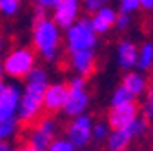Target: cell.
<instances>
[{
  "label": "cell",
  "instance_id": "83f0119b",
  "mask_svg": "<svg viewBox=\"0 0 153 151\" xmlns=\"http://www.w3.org/2000/svg\"><path fill=\"white\" fill-rule=\"evenodd\" d=\"M129 22H131V15H124V13H120V15H117V20H115V27L120 29V31H124V29L129 26Z\"/></svg>",
  "mask_w": 153,
  "mask_h": 151
},
{
  "label": "cell",
  "instance_id": "ffe728a7",
  "mask_svg": "<svg viewBox=\"0 0 153 151\" xmlns=\"http://www.w3.org/2000/svg\"><path fill=\"white\" fill-rule=\"evenodd\" d=\"M126 129L131 133L133 138H139V137H142L146 131H148V120H146L144 117H137L133 122H129V124L126 126Z\"/></svg>",
  "mask_w": 153,
  "mask_h": 151
},
{
  "label": "cell",
  "instance_id": "2e32d148",
  "mask_svg": "<svg viewBox=\"0 0 153 151\" xmlns=\"http://www.w3.org/2000/svg\"><path fill=\"white\" fill-rule=\"evenodd\" d=\"M120 84L135 98L140 97V95H144L146 89H148V80H146V77H144L140 71H129V73H126V77H124V80Z\"/></svg>",
  "mask_w": 153,
  "mask_h": 151
},
{
  "label": "cell",
  "instance_id": "cb8c5ba5",
  "mask_svg": "<svg viewBox=\"0 0 153 151\" xmlns=\"http://www.w3.org/2000/svg\"><path fill=\"white\" fill-rule=\"evenodd\" d=\"M142 117L146 120L153 118V84H149L148 89H146V98H144V106H142Z\"/></svg>",
  "mask_w": 153,
  "mask_h": 151
},
{
  "label": "cell",
  "instance_id": "f1b7e54d",
  "mask_svg": "<svg viewBox=\"0 0 153 151\" xmlns=\"http://www.w3.org/2000/svg\"><path fill=\"white\" fill-rule=\"evenodd\" d=\"M0 151H16L13 142H0Z\"/></svg>",
  "mask_w": 153,
  "mask_h": 151
},
{
  "label": "cell",
  "instance_id": "9c48e42d",
  "mask_svg": "<svg viewBox=\"0 0 153 151\" xmlns=\"http://www.w3.org/2000/svg\"><path fill=\"white\" fill-rule=\"evenodd\" d=\"M66 100H68V84H64V82L49 84L46 93H44V100H42L44 113L49 115V117H53L59 111H64Z\"/></svg>",
  "mask_w": 153,
  "mask_h": 151
},
{
  "label": "cell",
  "instance_id": "8992f818",
  "mask_svg": "<svg viewBox=\"0 0 153 151\" xmlns=\"http://www.w3.org/2000/svg\"><path fill=\"white\" fill-rule=\"evenodd\" d=\"M56 133H59V124H56V120L49 115H44L33 126H29V131L26 135L27 137L26 144L33 146L38 151H46L48 146L56 138Z\"/></svg>",
  "mask_w": 153,
  "mask_h": 151
},
{
  "label": "cell",
  "instance_id": "5b68a950",
  "mask_svg": "<svg viewBox=\"0 0 153 151\" xmlns=\"http://www.w3.org/2000/svg\"><path fill=\"white\" fill-rule=\"evenodd\" d=\"M89 106V91L86 86V78L82 77H73L68 82V100L64 106L66 117L75 118L86 113Z\"/></svg>",
  "mask_w": 153,
  "mask_h": 151
},
{
  "label": "cell",
  "instance_id": "836d02e7",
  "mask_svg": "<svg viewBox=\"0 0 153 151\" xmlns=\"http://www.w3.org/2000/svg\"><path fill=\"white\" fill-rule=\"evenodd\" d=\"M151 138H153V127H151Z\"/></svg>",
  "mask_w": 153,
  "mask_h": 151
},
{
  "label": "cell",
  "instance_id": "4316f807",
  "mask_svg": "<svg viewBox=\"0 0 153 151\" xmlns=\"http://www.w3.org/2000/svg\"><path fill=\"white\" fill-rule=\"evenodd\" d=\"M106 4H108V0H84V9L93 15V13H97L99 9L106 7Z\"/></svg>",
  "mask_w": 153,
  "mask_h": 151
},
{
  "label": "cell",
  "instance_id": "ba28073f",
  "mask_svg": "<svg viewBox=\"0 0 153 151\" xmlns=\"http://www.w3.org/2000/svg\"><path fill=\"white\" fill-rule=\"evenodd\" d=\"M93 118L86 113L80 117H75L66 127V138L76 149H84L93 140Z\"/></svg>",
  "mask_w": 153,
  "mask_h": 151
},
{
  "label": "cell",
  "instance_id": "ac0fdd59",
  "mask_svg": "<svg viewBox=\"0 0 153 151\" xmlns=\"http://www.w3.org/2000/svg\"><path fill=\"white\" fill-rule=\"evenodd\" d=\"M22 124L18 122V118H11L0 124V142H13V138L18 135Z\"/></svg>",
  "mask_w": 153,
  "mask_h": 151
},
{
  "label": "cell",
  "instance_id": "603a6c76",
  "mask_svg": "<svg viewBox=\"0 0 153 151\" xmlns=\"http://www.w3.org/2000/svg\"><path fill=\"white\" fill-rule=\"evenodd\" d=\"M46 151H76V147H75L66 137H56V138L48 146Z\"/></svg>",
  "mask_w": 153,
  "mask_h": 151
},
{
  "label": "cell",
  "instance_id": "e575fe53",
  "mask_svg": "<svg viewBox=\"0 0 153 151\" xmlns=\"http://www.w3.org/2000/svg\"><path fill=\"white\" fill-rule=\"evenodd\" d=\"M80 151H86V149H80Z\"/></svg>",
  "mask_w": 153,
  "mask_h": 151
},
{
  "label": "cell",
  "instance_id": "7c38bea8",
  "mask_svg": "<svg viewBox=\"0 0 153 151\" xmlns=\"http://www.w3.org/2000/svg\"><path fill=\"white\" fill-rule=\"evenodd\" d=\"M69 64L71 69L76 73V77H89V75L95 71V66H97V56H95V51H76V53H69Z\"/></svg>",
  "mask_w": 153,
  "mask_h": 151
},
{
  "label": "cell",
  "instance_id": "5bb4252c",
  "mask_svg": "<svg viewBox=\"0 0 153 151\" xmlns=\"http://www.w3.org/2000/svg\"><path fill=\"white\" fill-rule=\"evenodd\" d=\"M139 58V47L133 44L131 40H122L117 46V62L122 69H133L137 66Z\"/></svg>",
  "mask_w": 153,
  "mask_h": 151
},
{
  "label": "cell",
  "instance_id": "4fadbf2b",
  "mask_svg": "<svg viewBox=\"0 0 153 151\" xmlns=\"http://www.w3.org/2000/svg\"><path fill=\"white\" fill-rule=\"evenodd\" d=\"M91 20V27L97 35H104L108 33L113 26H115V20H117V11L111 9V7H102L99 9L97 13H93V16L89 18Z\"/></svg>",
  "mask_w": 153,
  "mask_h": 151
},
{
  "label": "cell",
  "instance_id": "44dd1931",
  "mask_svg": "<svg viewBox=\"0 0 153 151\" xmlns=\"http://www.w3.org/2000/svg\"><path fill=\"white\" fill-rule=\"evenodd\" d=\"M20 11V0H0V15L6 18H13Z\"/></svg>",
  "mask_w": 153,
  "mask_h": 151
},
{
  "label": "cell",
  "instance_id": "484cf974",
  "mask_svg": "<svg viewBox=\"0 0 153 151\" xmlns=\"http://www.w3.org/2000/svg\"><path fill=\"white\" fill-rule=\"evenodd\" d=\"M119 9L124 15H131L137 9H140V0H120L119 2Z\"/></svg>",
  "mask_w": 153,
  "mask_h": 151
},
{
  "label": "cell",
  "instance_id": "e0dca14e",
  "mask_svg": "<svg viewBox=\"0 0 153 151\" xmlns=\"http://www.w3.org/2000/svg\"><path fill=\"white\" fill-rule=\"evenodd\" d=\"M137 67L140 71H149L153 67V44L144 42L139 47V58H137Z\"/></svg>",
  "mask_w": 153,
  "mask_h": 151
},
{
  "label": "cell",
  "instance_id": "7a4b0ae2",
  "mask_svg": "<svg viewBox=\"0 0 153 151\" xmlns=\"http://www.w3.org/2000/svg\"><path fill=\"white\" fill-rule=\"evenodd\" d=\"M62 35L60 27L53 22V18L46 16V13H36L33 29H31V47L33 51L46 62H55L60 53Z\"/></svg>",
  "mask_w": 153,
  "mask_h": 151
},
{
  "label": "cell",
  "instance_id": "1f68e13d",
  "mask_svg": "<svg viewBox=\"0 0 153 151\" xmlns=\"http://www.w3.org/2000/svg\"><path fill=\"white\" fill-rule=\"evenodd\" d=\"M4 49H6V40H4V36H2V33H0V55L4 53Z\"/></svg>",
  "mask_w": 153,
  "mask_h": 151
},
{
  "label": "cell",
  "instance_id": "4dcf8cb0",
  "mask_svg": "<svg viewBox=\"0 0 153 151\" xmlns=\"http://www.w3.org/2000/svg\"><path fill=\"white\" fill-rule=\"evenodd\" d=\"M140 7H144V9H153V0H140Z\"/></svg>",
  "mask_w": 153,
  "mask_h": 151
},
{
  "label": "cell",
  "instance_id": "52a82bcc",
  "mask_svg": "<svg viewBox=\"0 0 153 151\" xmlns=\"http://www.w3.org/2000/svg\"><path fill=\"white\" fill-rule=\"evenodd\" d=\"M22 97V86L18 82H0V124L16 118L18 102Z\"/></svg>",
  "mask_w": 153,
  "mask_h": 151
},
{
  "label": "cell",
  "instance_id": "277c9868",
  "mask_svg": "<svg viewBox=\"0 0 153 151\" xmlns=\"http://www.w3.org/2000/svg\"><path fill=\"white\" fill-rule=\"evenodd\" d=\"M64 42L69 53L95 51V47H97V33L93 31L89 18H79L71 27H68Z\"/></svg>",
  "mask_w": 153,
  "mask_h": 151
},
{
  "label": "cell",
  "instance_id": "6da1fadb",
  "mask_svg": "<svg viewBox=\"0 0 153 151\" xmlns=\"http://www.w3.org/2000/svg\"><path fill=\"white\" fill-rule=\"evenodd\" d=\"M48 86H49V75L44 67H38V66L24 78L22 97L16 111V118L22 126H33L42 117L44 113L42 100H44V93Z\"/></svg>",
  "mask_w": 153,
  "mask_h": 151
},
{
  "label": "cell",
  "instance_id": "d6986e66",
  "mask_svg": "<svg viewBox=\"0 0 153 151\" xmlns=\"http://www.w3.org/2000/svg\"><path fill=\"white\" fill-rule=\"evenodd\" d=\"M109 102H111V107H115V106H124V104L135 102V97H133L122 84H119L117 87H115V91H113V95H111V100H109Z\"/></svg>",
  "mask_w": 153,
  "mask_h": 151
},
{
  "label": "cell",
  "instance_id": "8fae6325",
  "mask_svg": "<svg viewBox=\"0 0 153 151\" xmlns=\"http://www.w3.org/2000/svg\"><path fill=\"white\" fill-rule=\"evenodd\" d=\"M137 117H139V106L135 102L124 104V106H115L108 113V126L109 129H122Z\"/></svg>",
  "mask_w": 153,
  "mask_h": 151
},
{
  "label": "cell",
  "instance_id": "d4e9b609",
  "mask_svg": "<svg viewBox=\"0 0 153 151\" xmlns=\"http://www.w3.org/2000/svg\"><path fill=\"white\" fill-rule=\"evenodd\" d=\"M59 4H60V0H35V11L36 13L53 11Z\"/></svg>",
  "mask_w": 153,
  "mask_h": 151
},
{
  "label": "cell",
  "instance_id": "d6a6232c",
  "mask_svg": "<svg viewBox=\"0 0 153 151\" xmlns=\"http://www.w3.org/2000/svg\"><path fill=\"white\" fill-rule=\"evenodd\" d=\"M4 77H6V73H4V66H2V60H0V82L4 80Z\"/></svg>",
  "mask_w": 153,
  "mask_h": 151
},
{
  "label": "cell",
  "instance_id": "9a60e30c",
  "mask_svg": "<svg viewBox=\"0 0 153 151\" xmlns=\"http://www.w3.org/2000/svg\"><path fill=\"white\" fill-rule=\"evenodd\" d=\"M131 142H133V137L126 127L111 129L109 137L106 138V149L108 151H126Z\"/></svg>",
  "mask_w": 153,
  "mask_h": 151
},
{
  "label": "cell",
  "instance_id": "f546056e",
  "mask_svg": "<svg viewBox=\"0 0 153 151\" xmlns=\"http://www.w3.org/2000/svg\"><path fill=\"white\" fill-rule=\"evenodd\" d=\"M16 151H38V149H35L33 146H29V144H20L16 147Z\"/></svg>",
  "mask_w": 153,
  "mask_h": 151
},
{
  "label": "cell",
  "instance_id": "30bf717a",
  "mask_svg": "<svg viewBox=\"0 0 153 151\" xmlns=\"http://www.w3.org/2000/svg\"><path fill=\"white\" fill-rule=\"evenodd\" d=\"M79 13H80L79 0H60V4L53 9L51 18L60 29H68L79 20Z\"/></svg>",
  "mask_w": 153,
  "mask_h": 151
},
{
  "label": "cell",
  "instance_id": "7402d4cb",
  "mask_svg": "<svg viewBox=\"0 0 153 151\" xmlns=\"http://www.w3.org/2000/svg\"><path fill=\"white\" fill-rule=\"evenodd\" d=\"M109 133L111 131H109L108 122H95L93 124V140L95 142H106Z\"/></svg>",
  "mask_w": 153,
  "mask_h": 151
},
{
  "label": "cell",
  "instance_id": "3957f363",
  "mask_svg": "<svg viewBox=\"0 0 153 151\" xmlns=\"http://www.w3.org/2000/svg\"><path fill=\"white\" fill-rule=\"evenodd\" d=\"M2 66H4L6 77H9L13 82L24 80L36 67V53L33 51V47H27V46L13 47L9 53H6Z\"/></svg>",
  "mask_w": 153,
  "mask_h": 151
},
{
  "label": "cell",
  "instance_id": "d590c367",
  "mask_svg": "<svg viewBox=\"0 0 153 151\" xmlns=\"http://www.w3.org/2000/svg\"><path fill=\"white\" fill-rule=\"evenodd\" d=\"M20 2H22V0H20Z\"/></svg>",
  "mask_w": 153,
  "mask_h": 151
}]
</instances>
